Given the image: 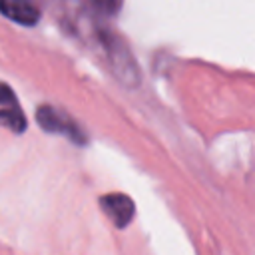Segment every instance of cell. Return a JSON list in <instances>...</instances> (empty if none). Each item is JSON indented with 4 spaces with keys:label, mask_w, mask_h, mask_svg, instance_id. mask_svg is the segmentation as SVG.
<instances>
[{
    "label": "cell",
    "mask_w": 255,
    "mask_h": 255,
    "mask_svg": "<svg viewBox=\"0 0 255 255\" xmlns=\"http://www.w3.org/2000/svg\"><path fill=\"white\" fill-rule=\"evenodd\" d=\"M0 12L8 20H12L20 26H34L40 20L38 6L32 2H24V0H10V2L4 0V2H0Z\"/></svg>",
    "instance_id": "4"
},
{
    "label": "cell",
    "mask_w": 255,
    "mask_h": 255,
    "mask_svg": "<svg viewBox=\"0 0 255 255\" xmlns=\"http://www.w3.org/2000/svg\"><path fill=\"white\" fill-rule=\"evenodd\" d=\"M96 32H98L96 34L98 44L102 46V50L108 58L112 74L118 78L120 84H124L128 88H135L139 84V68H137V62H135L133 54L129 52L128 44L118 34L110 32L108 28H98Z\"/></svg>",
    "instance_id": "1"
},
{
    "label": "cell",
    "mask_w": 255,
    "mask_h": 255,
    "mask_svg": "<svg viewBox=\"0 0 255 255\" xmlns=\"http://www.w3.org/2000/svg\"><path fill=\"white\" fill-rule=\"evenodd\" d=\"M120 8H122L120 2H88V4H84V10L88 12V16H94V18H110Z\"/></svg>",
    "instance_id": "6"
},
{
    "label": "cell",
    "mask_w": 255,
    "mask_h": 255,
    "mask_svg": "<svg viewBox=\"0 0 255 255\" xmlns=\"http://www.w3.org/2000/svg\"><path fill=\"white\" fill-rule=\"evenodd\" d=\"M100 205L102 211L110 217V221L120 229L128 227L135 215V205L126 193H108L100 199Z\"/></svg>",
    "instance_id": "3"
},
{
    "label": "cell",
    "mask_w": 255,
    "mask_h": 255,
    "mask_svg": "<svg viewBox=\"0 0 255 255\" xmlns=\"http://www.w3.org/2000/svg\"><path fill=\"white\" fill-rule=\"evenodd\" d=\"M12 106H18L16 96H14V92L8 84L0 82V108H12Z\"/></svg>",
    "instance_id": "7"
},
{
    "label": "cell",
    "mask_w": 255,
    "mask_h": 255,
    "mask_svg": "<svg viewBox=\"0 0 255 255\" xmlns=\"http://www.w3.org/2000/svg\"><path fill=\"white\" fill-rule=\"evenodd\" d=\"M36 122L44 131L64 135L66 139H70L76 145L88 143V135L82 129V126L62 110H56L52 106H40L36 112Z\"/></svg>",
    "instance_id": "2"
},
{
    "label": "cell",
    "mask_w": 255,
    "mask_h": 255,
    "mask_svg": "<svg viewBox=\"0 0 255 255\" xmlns=\"http://www.w3.org/2000/svg\"><path fill=\"white\" fill-rule=\"evenodd\" d=\"M26 116L22 114L20 106H12V108H0V126L8 128L14 133H22L26 129Z\"/></svg>",
    "instance_id": "5"
}]
</instances>
